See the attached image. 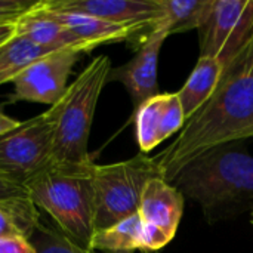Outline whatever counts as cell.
Instances as JSON below:
<instances>
[{"instance_id":"6da1fadb","label":"cell","mask_w":253,"mask_h":253,"mask_svg":"<svg viewBox=\"0 0 253 253\" xmlns=\"http://www.w3.org/2000/svg\"><path fill=\"white\" fill-rule=\"evenodd\" d=\"M248 138H253V40L224 67L212 96L154 160L163 178L172 182L196 157Z\"/></svg>"},{"instance_id":"7a4b0ae2","label":"cell","mask_w":253,"mask_h":253,"mask_svg":"<svg viewBox=\"0 0 253 253\" xmlns=\"http://www.w3.org/2000/svg\"><path fill=\"white\" fill-rule=\"evenodd\" d=\"M170 184L197 202L211 221L221 219L253 202V157L222 145L191 160Z\"/></svg>"},{"instance_id":"3957f363","label":"cell","mask_w":253,"mask_h":253,"mask_svg":"<svg viewBox=\"0 0 253 253\" xmlns=\"http://www.w3.org/2000/svg\"><path fill=\"white\" fill-rule=\"evenodd\" d=\"M93 168V162L83 166L50 163L25 185L31 203L82 249H90L95 234Z\"/></svg>"},{"instance_id":"277c9868","label":"cell","mask_w":253,"mask_h":253,"mask_svg":"<svg viewBox=\"0 0 253 253\" xmlns=\"http://www.w3.org/2000/svg\"><path fill=\"white\" fill-rule=\"evenodd\" d=\"M111 61L107 55L93 58L70 83L58 104L52 163L83 166L93 160L87 151L89 133L99 95L108 83Z\"/></svg>"},{"instance_id":"5b68a950","label":"cell","mask_w":253,"mask_h":253,"mask_svg":"<svg viewBox=\"0 0 253 253\" xmlns=\"http://www.w3.org/2000/svg\"><path fill=\"white\" fill-rule=\"evenodd\" d=\"M153 178H163V173L154 157L144 153L111 165H95V231L136 215L144 188Z\"/></svg>"},{"instance_id":"8992f818","label":"cell","mask_w":253,"mask_h":253,"mask_svg":"<svg viewBox=\"0 0 253 253\" xmlns=\"http://www.w3.org/2000/svg\"><path fill=\"white\" fill-rule=\"evenodd\" d=\"M58 104L0 136V178L24 187L52 163Z\"/></svg>"},{"instance_id":"52a82bcc","label":"cell","mask_w":253,"mask_h":253,"mask_svg":"<svg viewBox=\"0 0 253 253\" xmlns=\"http://www.w3.org/2000/svg\"><path fill=\"white\" fill-rule=\"evenodd\" d=\"M199 34L200 56L228 65L253 40V0H209Z\"/></svg>"},{"instance_id":"ba28073f","label":"cell","mask_w":253,"mask_h":253,"mask_svg":"<svg viewBox=\"0 0 253 253\" xmlns=\"http://www.w3.org/2000/svg\"><path fill=\"white\" fill-rule=\"evenodd\" d=\"M80 55L79 50L62 49L36 59L12 82L9 102L30 101L52 107L67 92L70 74Z\"/></svg>"},{"instance_id":"9c48e42d","label":"cell","mask_w":253,"mask_h":253,"mask_svg":"<svg viewBox=\"0 0 253 253\" xmlns=\"http://www.w3.org/2000/svg\"><path fill=\"white\" fill-rule=\"evenodd\" d=\"M39 6L52 12L90 15L136 31H151L165 18L162 0H42Z\"/></svg>"},{"instance_id":"30bf717a","label":"cell","mask_w":253,"mask_h":253,"mask_svg":"<svg viewBox=\"0 0 253 253\" xmlns=\"http://www.w3.org/2000/svg\"><path fill=\"white\" fill-rule=\"evenodd\" d=\"M168 37V33L159 28L148 31L133 58L117 68H111L108 74V82H120L126 87L135 110L147 99L159 95V53Z\"/></svg>"},{"instance_id":"8fae6325","label":"cell","mask_w":253,"mask_h":253,"mask_svg":"<svg viewBox=\"0 0 253 253\" xmlns=\"http://www.w3.org/2000/svg\"><path fill=\"white\" fill-rule=\"evenodd\" d=\"M187 119L178 93H159L135 110L136 141L144 154L181 132Z\"/></svg>"},{"instance_id":"7c38bea8","label":"cell","mask_w":253,"mask_h":253,"mask_svg":"<svg viewBox=\"0 0 253 253\" xmlns=\"http://www.w3.org/2000/svg\"><path fill=\"white\" fill-rule=\"evenodd\" d=\"M184 212L182 193L165 178H153L144 188L139 216L142 222L156 225L175 237Z\"/></svg>"},{"instance_id":"4fadbf2b","label":"cell","mask_w":253,"mask_h":253,"mask_svg":"<svg viewBox=\"0 0 253 253\" xmlns=\"http://www.w3.org/2000/svg\"><path fill=\"white\" fill-rule=\"evenodd\" d=\"M15 36L49 50L71 49L82 53L93 50L77 36L68 31L64 25L40 12L37 9V4L15 24Z\"/></svg>"},{"instance_id":"5bb4252c","label":"cell","mask_w":253,"mask_h":253,"mask_svg":"<svg viewBox=\"0 0 253 253\" xmlns=\"http://www.w3.org/2000/svg\"><path fill=\"white\" fill-rule=\"evenodd\" d=\"M37 9L43 12L44 15L50 16L52 19H55L56 22H59L61 25H64L68 31H71L74 36H77L83 43H86L92 49L105 43L129 40L138 33L136 30L130 27L113 24V22H108V21H104L90 15H84V13L52 12V10L42 9L39 3H37Z\"/></svg>"},{"instance_id":"9a60e30c","label":"cell","mask_w":253,"mask_h":253,"mask_svg":"<svg viewBox=\"0 0 253 253\" xmlns=\"http://www.w3.org/2000/svg\"><path fill=\"white\" fill-rule=\"evenodd\" d=\"M224 73V64L213 58L200 56L188 80L178 92L185 119L188 120L196 111H199L206 101L215 92L221 76Z\"/></svg>"},{"instance_id":"2e32d148","label":"cell","mask_w":253,"mask_h":253,"mask_svg":"<svg viewBox=\"0 0 253 253\" xmlns=\"http://www.w3.org/2000/svg\"><path fill=\"white\" fill-rule=\"evenodd\" d=\"M142 225L144 222L139 213H136L105 230L95 231L90 249L102 253H133L141 251Z\"/></svg>"},{"instance_id":"e0dca14e","label":"cell","mask_w":253,"mask_h":253,"mask_svg":"<svg viewBox=\"0 0 253 253\" xmlns=\"http://www.w3.org/2000/svg\"><path fill=\"white\" fill-rule=\"evenodd\" d=\"M50 52L55 50L40 47L18 36H13L10 40L0 44V86L12 83L31 62Z\"/></svg>"},{"instance_id":"ac0fdd59","label":"cell","mask_w":253,"mask_h":253,"mask_svg":"<svg viewBox=\"0 0 253 253\" xmlns=\"http://www.w3.org/2000/svg\"><path fill=\"white\" fill-rule=\"evenodd\" d=\"M0 208L13 218L22 236L30 239L40 222V213L31 203L27 190L0 178Z\"/></svg>"},{"instance_id":"d6986e66","label":"cell","mask_w":253,"mask_h":253,"mask_svg":"<svg viewBox=\"0 0 253 253\" xmlns=\"http://www.w3.org/2000/svg\"><path fill=\"white\" fill-rule=\"evenodd\" d=\"M165 18L156 27L168 36L190 31L200 27L209 0H162ZM154 30V28H153Z\"/></svg>"},{"instance_id":"ffe728a7","label":"cell","mask_w":253,"mask_h":253,"mask_svg":"<svg viewBox=\"0 0 253 253\" xmlns=\"http://www.w3.org/2000/svg\"><path fill=\"white\" fill-rule=\"evenodd\" d=\"M31 245L37 253H102L92 249H82L70 242L55 225L49 227L40 222L30 237Z\"/></svg>"},{"instance_id":"44dd1931","label":"cell","mask_w":253,"mask_h":253,"mask_svg":"<svg viewBox=\"0 0 253 253\" xmlns=\"http://www.w3.org/2000/svg\"><path fill=\"white\" fill-rule=\"evenodd\" d=\"M36 4L34 0H0V25L16 24Z\"/></svg>"},{"instance_id":"7402d4cb","label":"cell","mask_w":253,"mask_h":253,"mask_svg":"<svg viewBox=\"0 0 253 253\" xmlns=\"http://www.w3.org/2000/svg\"><path fill=\"white\" fill-rule=\"evenodd\" d=\"M173 239L165 233L162 228L144 222L142 236H141V251L142 252H156L169 245Z\"/></svg>"},{"instance_id":"603a6c76","label":"cell","mask_w":253,"mask_h":253,"mask_svg":"<svg viewBox=\"0 0 253 253\" xmlns=\"http://www.w3.org/2000/svg\"><path fill=\"white\" fill-rule=\"evenodd\" d=\"M0 253H37L30 239L22 234L0 237Z\"/></svg>"},{"instance_id":"cb8c5ba5","label":"cell","mask_w":253,"mask_h":253,"mask_svg":"<svg viewBox=\"0 0 253 253\" xmlns=\"http://www.w3.org/2000/svg\"><path fill=\"white\" fill-rule=\"evenodd\" d=\"M15 234H22V233L19 231L13 218L3 208H0V237L15 236Z\"/></svg>"},{"instance_id":"d4e9b609","label":"cell","mask_w":253,"mask_h":253,"mask_svg":"<svg viewBox=\"0 0 253 253\" xmlns=\"http://www.w3.org/2000/svg\"><path fill=\"white\" fill-rule=\"evenodd\" d=\"M21 123L22 122H19V120H16V119H13L10 116L4 114L0 110V136H4V135L10 133L12 130L18 129L21 126Z\"/></svg>"},{"instance_id":"484cf974","label":"cell","mask_w":253,"mask_h":253,"mask_svg":"<svg viewBox=\"0 0 253 253\" xmlns=\"http://www.w3.org/2000/svg\"><path fill=\"white\" fill-rule=\"evenodd\" d=\"M15 36V24L0 25V44L10 40Z\"/></svg>"},{"instance_id":"4316f807","label":"cell","mask_w":253,"mask_h":253,"mask_svg":"<svg viewBox=\"0 0 253 253\" xmlns=\"http://www.w3.org/2000/svg\"><path fill=\"white\" fill-rule=\"evenodd\" d=\"M251 221H252V224H253V213H252V218H251Z\"/></svg>"},{"instance_id":"83f0119b","label":"cell","mask_w":253,"mask_h":253,"mask_svg":"<svg viewBox=\"0 0 253 253\" xmlns=\"http://www.w3.org/2000/svg\"><path fill=\"white\" fill-rule=\"evenodd\" d=\"M4 43H6V42H4ZM1 44H3V43H1Z\"/></svg>"}]
</instances>
